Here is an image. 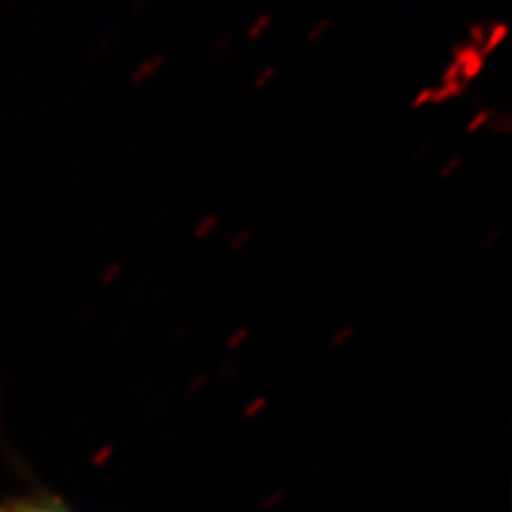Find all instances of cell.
Wrapping results in <instances>:
<instances>
[{
	"label": "cell",
	"mask_w": 512,
	"mask_h": 512,
	"mask_svg": "<svg viewBox=\"0 0 512 512\" xmlns=\"http://www.w3.org/2000/svg\"><path fill=\"white\" fill-rule=\"evenodd\" d=\"M219 226V215L217 213H209V215H203L202 219L198 220L196 224V236L205 238L209 234H213V230Z\"/></svg>",
	"instance_id": "cell-12"
},
{
	"label": "cell",
	"mask_w": 512,
	"mask_h": 512,
	"mask_svg": "<svg viewBox=\"0 0 512 512\" xmlns=\"http://www.w3.org/2000/svg\"><path fill=\"white\" fill-rule=\"evenodd\" d=\"M230 50H232V37L230 35H220L211 46V55H213L215 61H220V59H224L226 55L230 54Z\"/></svg>",
	"instance_id": "cell-13"
},
{
	"label": "cell",
	"mask_w": 512,
	"mask_h": 512,
	"mask_svg": "<svg viewBox=\"0 0 512 512\" xmlns=\"http://www.w3.org/2000/svg\"><path fill=\"white\" fill-rule=\"evenodd\" d=\"M0 512H2V511H0Z\"/></svg>",
	"instance_id": "cell-16"
},
{
	"label": "cell",
	"mask_w": 512,
	"mask_h": 512,
	"mask_svg": "<svg viewBox=\"0 0 512 512\" xmlns=\"http://www.w3.org/2000/svg\"><path fill=\"white\" fill-rule=\"evenodd\" d=\"M450 61L458 67L459 74L469 84L476 80L486 67V57L476 46L469 44L467 40H461L456 46H452Z\"/></svg>",
	"instance_id": "cell-2"
},
{
	"label": "cell",
	"mask_w": 512,
	"mask_h": 512,
	"mask_svg": "<svg viewBox=\"0 0 512 512\" xmlns=\"http://www.w3.org/2000/svg\"><path fill=\"white\" fill-rule=\"evenodd\" d=\"M494 114L495 109H492V107H480V109H476L475 112L471 114V118L465 122V133L476 135V133H480L482 129H488L492 118H494Z\"/></svg>",
	"instance_id": "cell-6"
},
{
	"label": "cell",
	"mask_w": 512,
	"mask_h": 512,
	"mask_svg": "<svg viewBox=\"0 0 512 512\" xmlns=\"http://www.w3.org/2000/svg\"><path fill=\"white\" fill-rule=\"evenodd\" d=\"M2 512H67L61 511V509H55V507H42V505H25V507H19V509H8V511Z\"/></svg>",
	"instance_id": "cell-14"
},
{
	"label": "cell",
	"mask_w": 512,
	"mask_h": 512,
	"mask_svg": "<svg viewBox=\"0 0 512 512\" xmlns=\"http://www.w3.org/2000/svg\"><path fill=\"white\" fill-rule=\"evenodd\" d=\"M167 65V55L164 52H156V54L148 55L147 59H143L139 63V67L135 69V73L131 76L133 84H145L150 82L152 78H156L162 73Z\"/></svg>",
	"instance_id": "cell-4"
},
{
	"label": "cell",
	"mask_w": 512,
	"mask_h": 512,
	"mask_svg": "<svg viewBox=\"0 0 512 512\" xmlns=\"http://www.w3.org/2000/svg\"><path fill=\"white\" fill-rule=\"evenodd\" d=\"M431 148H433L431 141H423L420 147L416 148V152L412 154V162H420L423 158H427V154L431 152Z\"/></svg>",
	"instance_id": "cell-15"
},
{
	"label": "cell",
	"mask_w": 512,
	"mask_h": 512,
	"mask_svg": "<svg viewBox=\"0 0 512 512\" xmlns=\"http://www.w3.org/2000/svg\"><path fill=\"white\" fill-rule=\"evenodd\" d=\"M332 27H334V21H332V18H329V16L315 19L310 27H308V31H306V42H308V44H319V42H323L325 38L329 37Z\"/></svg>",
	"instance_id": "cell-7"
},
{
	"label": "cell",
	"mask_w": 512,
	"mask_h": 512,
	"mask_svg": "<svg viewBox=\"0 0 512 512\" xmlns=\"http://www.w3.org/2000/svg\"><path fill=\"white\" fill-rule=\"evenodd\" d=\"M463 164H465V160H463V156H459V154L446 158V160L440 164L439 171H437V179L442 181V183L452 181V179L458 175L459 171L463 169Z\"/></svg>",
	"instance_id": "cell-9"
},
{
	"label": "cell",
	"mask_w": 512,
	"mask_h": 512,
	"mask_svg": "<svg viewBox=\"0 0 512 512\" xmlns=\"http://www.w3.org/2000/svg\"><path fill=\"white\" fill-rule=\"evenodd\" d=\"M274 25V14L272 12H260L258 16L251 19L245 27V40L247 42H258L270 33Z\"/></svg>",
	"instance_id": "cell-5"
},
{
	"label": "cell",
	"mask_w": 512,
	"mask_h": 512,
	"mask_svg": "<svg viewBox=\"0 0 512 512\" xmlns=\"http://www.w3.org/2000/svg\"><path fill=\"white\" fill-rule=\"evenodd\" d=\"M277 73H279V71H277L275 65H264V67H260V69L256 71L255 76H253V80H251V90L256 93L266 92V90L274 84Z\"/></svg>",
	"instance_id": "cell-8"
},
{
	"label": "cell",
	"mask_w": 512,
	"mask_h": 512,
	"mask_svg": "<svg viewBox=\"0 0 512 512\" xmlns=\"http://www.w3.org/2000/svg\"><path fill=\"white\" fill-rule=\"evenodd\" d=\"M488 129L497 135V137H511L512 116L505 110H495L494 118L490 122Z\"/></svg>",
	"instance_id": "cell-10"
},
{
	"label": "cell",
	"mask_w": 512,
	"mask_h": 512,
	"mask_svg": "<svg viewBox=\"0 0 512 512\" xmlns=\"http://www.w3.org/2000/svg\"><path fill=\"white\" fill-rule=\"evenodd\" d=\"M509 23L503 21V19H492V21H486V35H484V42L480 46V52L484 57L495 54L509 38Z\"/></svg>",
	"instance_id": "cell-3"
},
{
	"label": "cell",
	"mask_w": 512,
	"mask_h": 512,
	"mask_svg": "<svg viewBox=\"0 0 512 512\" xmlns=\"http://www.w3.org/2000/svg\"><path fill=\"white\" fill-rule=\"evenodd\" d=\"M469 84L465 82H440L439 86H425L412 95L410 109L421 110L427 107L446 105L461 95H465Z\"/></svg>",
	"instance_id": "cell-1"
},
{
	"label": "cell",
	"mask_w": 512,
	"mask_h": 512,
	"mask_svg": "<svg viewBox=\"0 0 512 512\" xmlns=\"http://www.w3.org/2000/svg\"><path fill=\"white\" fill-rule=\"evenodd\" d=\"M484 35H486V21H471L467 25V42L476 46L478 50L484 42Z\"/></svg>",
	"instance_id": "cell-11"
}]
</instances>
